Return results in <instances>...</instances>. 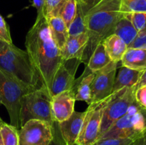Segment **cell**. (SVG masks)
Masks as SVG:
<instances>
[{"instance_id": "22", "label": "cell", "mask_w": 146, "mask_h": 145, "mask_svg": "<svg viewBox=\"0 0 146 145\" xmlns=\"http://www.w3.org/2000/svg\"><path fill=\"white\" fill-rule=\"evenodd\" d=\"M68 38L88 32L85 21V12L78 2L77 4L76 14L68 28Z\"/></svg>"}, {"instance_id": "40", "label": "cell", "mask_w": 146, "mask_h": 145, "mask_svg": "<svg viewBox=\"0 0 146 145\" xmlns=\"http://www.w3.org/2000/svg\"><path fill=\"white\" fill-rule=\"evenodd\" d=\"M0 40H1V38H0Z\"/></svg>"}, {"instance_id": "8", "label": "cell", "mask_w": 146, "mask_h": 145, "mask_svg": "<svg viewBox=\"0 0 146 145\" xmlns=\"http://www.w3.org/2000/svg\"><path fill=\"white\" fill-rule=\"evenodd\" d=\"M134 102V88H124L117 91L115 96L107 104L104 110L98 139L118 119L126 113L128 108Z\"/></svg>"}, {"instance_id": "2", "label": "cell", "mask_w": 146, "mask_h": 145, "mask_svg": "<svg viewBox=\"0 0 146 145\" xmlns=\"http://www.w3.org/2000/svg\"><path fill=\"white\" fill-rule=\"evenodd\" d=\"M121 2L122 0H101L85 14L89 39L82 63H88L96 45L113 34L116 24L123 17L121 11Z\"/></svg>"}, {"instance_id": "12", "label": "cell", "mask_w": 146, "mask_h": 145, "mask_svg": "<svg viewBox=\"0 0 146 145\" xmlns=\"http://www.w3.org/2000/svg\"><path fill=\"white\" fill-rule=\"evenodd\" d=\"M75 102V91L73 88L51 97V109L56 122H63L72 115Z\"/></svg>"}, {"instance_id": "24", "label": "cell", "mask_w": 146, "mask_h": 145, "mask_svg": "<svg viewBox=\"0 0 146 145\" xmlns=\"http://www.w3.org/2000/svg\"><path fill=\"white\" fill-rule=\"evenodd\" d=\"M121 11L123 16L131 13L146 12V0H122Z\"/></svg>"}, {"instance_id": "38", "label": "cell", "mask_w": 146, "mask_h": 145, "mask_svg": "<svg viewBox=\"0 0 146 145\" xmlns=\"http://www.w3.org/2000/svg\"><path fill=\"white\" fill-rule=\"evenodd\" d=\"M130 145H135V143H134V142H133L132 144H130Z\"/></svg>"}, {"instance_id": "25", "label": "cell", "mask_w": 146, "mask_h": 145, "mask_svg": "<svg viewBox=\"0 0 146 145\" xmlns=\"http://www.w3.org/2000/svg\"><path fill=\"white\" fill-rule=\"evenodd\" d=\"M78 0H67L60 14V16L68 28L76 14Z\"/></svg>"}, {"instance_id": "36", "label": "cell", "mask_w": 146, "mask_h": 145, "mask_svg": "<svg viewBox=\"0 0 146 145\" xmlns=\"http://www.w3.org/2000/svg\"><path fill=\"white\" fill-rule=\"evenodd\" d=\"M4 121H3L2 120V119H1V118H0V127H1V125H3V123H4Z\"/></svg>"}, {"instance_id": "31", "label": "cell", "mask_w": 146, "mask_h": 145, "mask_svg": "<svg viewBox=\"0 0 146 145\" xmlns=\"http://www.w3.org/2000/svg\"><path fill=\"white\" fill-rule=\"evenodd\" d=\"M135 100L141 107L146 109V85L135 91Z\"/></svg>"}, {"instance_id": "15", "label": "cell", "mask_w": 146, "mask_h": 145, "mask_svg": "<svg viewBox=\"0 0 146 145\" xmlns=\"http://www.w3.org/2000/svg\"><path fill=\"white\" fill-rule=\"evenodd\" d=\"M94 77L95 72H91L86 65L84 73L74 82L73 89L75 91L76 101H84L88 105L91 103V84Z\"/></svg>"}, {"instance_id": "6", "label": "cell", "mask_w": 146, "mask_h": 145, "mask_svg": "<svg viewBox=\"0 0 146 145\" xmlns=\"http://www.w3.org/2000/svg\"><path fill=\"white\" fill-rule=\"evenodd\" d=\"M51 97L44 88L31 91L21 100L20 123L21 126L31 119H38L53 125L56 122L51 109Z\"/></svg>"}, {"instance_id": "9", "label": "cell", "mask_w": 146, "mask_h": 145, "mask_svg": "<svg viewBox=\"0 0 146 145\" xmlns=\"http://www.w3.org/2000/svg\"><path fill=\"white\" fill-rule=\"evenodd\" d=\"M53 125L38 119H31L19 129V145H50L54 138Z\"/></svg>"}, {"instance_id": "16", "label": "cell", "mask_w": 146, "mask_h": 145, "mask_svg": "<svg viewBox=\"0 0 146 145\" xmlns=\"http://www.w3.org/2000/svg\"><path fill=\"white\" fill-rule=\"evenodd\" d=\"M143 71H136L125 66L120 68L114 80L113 92L124 88H134L138 83Z\"/></svg>"}, {"instance_id": "1", "label": "cell", "mask_w": 146, "mask_h": 145, "mask_svg": "<svg viewBox=\"0 0 146 145\" xmlns=\"http://www.w3.org/2000/svg\"><path fill=\"white\" fill-rule=\"evenodd\" d=\"M25 45L42 88L50 95L53 78L63 59L44 14L37 15L35 23L27 33Z\"/></svg>"}, {"instance_id": "5", "label": "cell", "mask_w": 146, "mask_h": 145, "mask_svg": "<svg viewBox=\"0 0 146 145\" xmlns=\"http://www.w3.org/2000/svg\"><path fill=\"white\" fill-rule=\"evenodd\" d=\"M31 91L33 90L24 86L12 75L0 68V100L7 109L10 125L18 130L21 128V100L24 95Z\"/></svg>"}, {"instance_id": "28", "label": "cell", "mask_w": 146, "mask_h": 145, "mask_svg": "<svg viewBox=\"0 0 146 145\" xmlns=\"http://www.w3.org/2000/svg\"><path fill=\"white\" fill-rule=\"evenodd\" d=\"M133 142L125 138H106L98 139L93 145H130Z\"/></svg>"}, {"instance_id": "19", "label": "cell", "mask_w": 146, "mask_h": 145, "mask_svg": "<svg viewBox=\"0 0 146 145\" xmlns=\"http://www.w3.org/2000/svg\"><path fill=\"white\" fill-rule=\"evenodd\" d=\"M111 61L120 63L128 49V45L118 36L113 34L102 41Z\"/></svg>"}, {"instance_id": "21", "label": "cell", "mask_w": 146, "mask_h": 145, "mask_svg": "<svg viewBox=\"0 0 146 145\" xmlns=\"http://www.w3.org/2000/svg\"><path fill=\"white\" fill-rule=\"evenodd\" d=\"M113 34L118 36L128 46L138 36V31L130 19L123 16L115 25Z\"/></svg>"}, {"instance_id": "14", "label": "cell", "mask_w": 146, "mask_h": 145, "mask_svg": "<svg viewBox=\"0 0 146 145\" xmlns=\"http://www.w3.org/2000/svg\"><path fill=\"white\" fill-rule=\"evenodd\" d=\"M88 39L89 36L88 32L68 38L64 48L61 50V56L62 59L78 58L82 61L84 51L88 45Z\"/></svg>"}, {"instance_id": "13", "label": "cell", "mask_w": 146, "mask_h": 145, "mask_svg": "<svg viewBox=\"0 0 146 145\" xmlns=\"http://www.w3.org/2000/svg\"><path fill=\"white\" fill-rule=\"evenodd\" d=\"M85 115L86 111L83 112L74 111L68 119L61 122H58L61 136L66 145L76 144L82 128Z\"/></svg>"}, {"instance_id": "35", "label": "cell", "mask_w": 146, "mask_h": 145, "mask_svg": "<svg viewBox=\"0 0 146 145\" xmlns=\"http://www.w3.org/2000/svg\"><path fill=\"white\" fill-rule=\"evenodd\" d=\"M135 145H146V134L134 142Z\"/></svg>"}, {"instance_id": "7", "label": "cell", "mask_w": 146, "mask_h": 145, "mask_svg": "<svg viewBox=\"0 0 146 145\" xmlns=\"http://www.w3.org/2000/svg\"><path fill=\"white\" fill-rule=\"evenodd\" d=\"M116 92L117 91L113 92L104 99L88 105L76 144L93 145L98 140L104 110Z\"/></svg>"}, {"instance_id": "32", "label": "cell", "mask_w": 146, "mask_h": 145, "mask_svg": "<svg viewBox=\"0 0 146 145\" xmlns=\"http://www.w3.org/2000/svg\"><path fill=\"white\" fill-rule=\"evenodd\" d=\"M53 128V134H54V138L50 144V145H66L62 136H61V132H60L59 128H58V122H55L52 126ZM77 145V144H74Z\"/></svg>"}, {"instance_id": "34", "label": "cell", "mask_w": 146, "mask_h": 145, "mask_svg": "<svg viewBox=\"0 0 146 145\" xmlns=\"http://www.w3.org/2000/svg\"><path fill=\"white\" fill-rule=\"evenodd\" d=\"M146 85V70L144 71H143L142 74H141V77L139 78V80H138V83L135 85V86L134 87V90L135 91L137 89H138L139 88H141L143 86H145Z\"/></svg>"}, {"instance_id": "17", "label": "cell", "mask_w": 146, "mask_h": 145, "mask_svg": "<svg viewBox=\"0 0 146 145\" xmlns=\"http://www.w3.org/2000/svg\"><path fill=\"white\" fill-rule=\"evenodd\" d=\"M121 62L123 66L144 71L146 70V49L128 48Z\"/></svg>"}, {"instance_id": "33", "label": "cell", "mask_w": 146, "mask_h": 145, "mask_svg": "<svg viewBox=\"0 0 146 145\" xmlns=\"http://www.w3.org/2000/svg\"><path fill=\"white\" fill-rule=\"evenodd\" d=\"M34 7L36 9L37 15L44 14V5H45V0H33Z\"/></svg>"}, {"instance_id": "37", "label": "cell", "mask_w": 146, "mask_h": 145, "mask_svg": "<svg viewBox=\"0 0 146 145\" xmlns=\"http://www.w3.org/2000/svg\"><path fill=\"white\" fill-rule=\"evenodd\" d=\"M0 145H3V142H2V140H1V134H0Z\"/></svg>"}, {"instance_id": "29", "label": "cell", "mask_w": 146, "mask_h": 145, "mask_svg": "<svg viewBox=\"0 0 146 145\" xmlns=\"http://www.w3.org/2000/svg\"><path fill=\"white\" fill-rule=\"evenodd\" d=\"M0 38L9 44H13L8 26L1 14H0Z\"/></svg>"}, {"instance_id": "3", "label": "cell", "mask_w": 146, "mask_h": 145, "mask_svg": "<svg viewBox=\"0 0 146 145\" xmlns=\"http://www.w3.org/2000/svg\"><path fill=\"white\" fill-rule=\"evenodd\" d=\"M0 68L31 90L42 88L27 51L0 40Z\"/></svg>"}, {"instance_id": "18", "label": "cell", "mask_w": 146, "mask_h": 145, "mask_svg": "<svg viewBox=\"0 0 146 145\" xmlns=\"http://www.w3.org/2000/svg\"><path fill=\"white\" fill-rule=\"evenodd\" d=\"M46 20L53 39L61 51L68 38V28L60 16L50 17Z\"/></svg>"}, {"instance_id": "27", "label": "cell", "mask_w": 146, "mask_h": 145, "mask_svg": "<svg viewBox=\"0 0 146 145\" xmlns=\"http://www.w3.org/2000/svg\"><path fill=\"white\" fill-rule=\"evenodd\" d=\"M124 17L130 19L138 34L146 31V12L131 13L124 16Z\"/></svg>"}, {"instance_id": "26", "label": "cell", "mask_w": 146, "mask_h": 145, "mask_svg": "<svg viewBox=\"0 0 146 145\" xmlns=\"http://www.w3.org/2000/svg\"><path fill=\"white\" fill-rule=\"evenodd\" d=\"M67 0H45L44 14L46 18L60 16Z\"/></svg>"}, {"instance_id": "10", "label": "cell", "mask_w": 146, "mask_h": 145, "mask_svg": "<svg viewBox=\"0 0 146 145\" xmlns=\"http://www.w3.org/2000/svg\"><path fill=\"white\" fill-rule=\"evenodd\" d=\"M82 61L78 58L63 60L53 78L50 88V95L54 96L64 91L72 89L75 75Z\"/></svg>"}, {"instance_id": "11", "label": "cell", "mask_w": 146, "mask_h": 145, "mask_svg": "<svg viewBox=\"0 0 146 145\" xmlns=\"http://www.w3.org/2000/svg\"><path fill=\"white\" fill-rule=\"evenodd\" d=\"M118 64L111 61L106 66L95 72L91 84V103L98 102L113 93Z\"/></svg>"}, {"instance_id": "23", "label": "cell", "mask_w": 146, "mask_h": 145, "mask_svg": "<svg viewBox=\"0 0 146 145\" xmlns=\"http://www.w3.org/2000/svg\"><path fill=\"white\" fill-rule=\"evenodd\" d=\"M0 134L3 145H19V131L12 125L4 122L0 127Z\"/></svg>"}, {"instance_id": "20", "label": "cell", "mask_w": 146, "mask_h": 145, "mask_svg": "<svg viewBox=\"0 0 146 145\" xmlns=\"http://www.w3.org/2000/svg\"><path fill=\"white\" fill-rule=\"evenodd\" d=\"M110 62H111V58L108 56L105 46L101 41L93 51L87 63V67L91 72H96L106 66Z\"/></svg>"}, {"instance_id": "30", "label": "cell", "mask_w": 146, "mask_h": 145, "mask_svg": "<svg viewBox=\"0 0 146 145\" xmlns=\"http://www.w3.org/2000/svg\"><path fill=\"white\" fill-rule=\"evenodd\" d=\"M128 48L146 49V31L138 34L136 38L128 45Z\"/></svg>"}, {"instance_id": "4", "label": "cell", "mask_w": 146, "mask_h": 145, "mask_svg": "<svg viewBox=\"0 0 146 145\" xmlns=\"http://www.w3.org/2000/svg\"><path fill=\"white\" fill-rule=\"evenodd\" d=\"M146 134V109L136 102L100 138H125L135 142Z\"/></svg>"}, {"instance_id": "39", "label": "cell", "mask_w": 146, "mask_h": 145, "mask_svg": "<svg viewBox=\"0 0 146 145\" xmlns=\"http://www.w3.org/2000/svg\"><path fill=\"white\" fill-rule=\"evenodd\" d=\"M1 100H0V105H1Z\"/></svg>"}]
</instances>
